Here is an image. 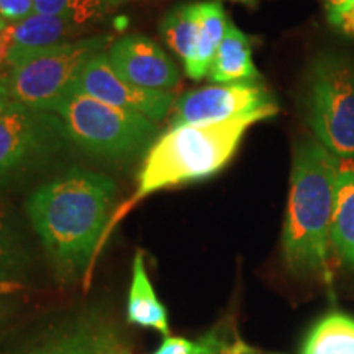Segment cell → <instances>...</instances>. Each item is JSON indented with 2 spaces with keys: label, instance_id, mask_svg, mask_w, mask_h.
Instances as JSON below:
<instances>
[{
  "label": "cell",
  "instance_id": "cell-1",
  "mask_svg": "<svg viewBox=\"0 0 354 354\" xmlns=\"http://www.w3.org/2000/svg\"><path fill=\"white\" fill-rule=\"evenodd\" d=\"M115 190L110 177L74 167L26 201V215L63 281L91 274L112 218Z\"/></svg>",
  "mask_w": 354,
  "mask_h": 354
},
{
  "label": "cell",
  "instance_id": "cell-2",
  "mask_svg": "<svg viewBox=\"0 0 354 354\" xmlns=\"http://www.w3.org/2000/svg\"><path fill=\"white\" fill-rule=\"evenodd\" d=\"M342 167L315 136L295 146L282 230V258L295 276L331 279V218Z\"/></svg>",
  "mask_w": 354,
  "mask_h": 354
},
{
  "label": "cell",
  "instance_id": "cell-3",
  "mask_svg": "<svg viewBox=\"0 0 354 354\" xmlns=\"http://www.w3.org/2000/svg\"><path fill=\"white\" fill-rule=\"evenodd\" d=\"M266 118H269L268 115L256 113L225 122L169 128L148 149L136 177L135 192L112 215L100 250L118 221L143 198L159 190L209 179L220 172L234 156L248 128Z\"/></svg>",
  "mask_w": 354,
  "mask_h": 354
},
{
  "label": "cell",
  "instance_id": "cell-4",
  "mask_svg": "<svg viewBox=\"0 0 354 354\" xmlns=\"http://www.w3.org/2000/svg\"><path fill=\"white\" fill-rule=\"evenodd\" d=\"M109 41V37H91L25 53L7 64L8 73L0 77V102L48 110L74 87L84 66Z\"/></svg>",
  "mask_w": 354,
  "mask_h": 354
},
{
  "label": "cell",
  "instance_id": "cell-5",
  "mask_svg": "<svg viewBox=\"0 0 354 354\" xmlns=\"http://www.w3.org/2000/svg\"><path fill=\"white\" fill-rule=\"evenodd\" d=\"M46 112L63 122L66 136L88 154L99 158H127L151 140L154 122L71 88Z\"/></svg>",
  "mask_w": 354,
  "mask_h": 354
},
{
  "label": "cell",
  "instance_id": "cell-6",
  "mask_svg": "<svg viewBox=\"0 0 354 354\" xmlns=\"http://www.w3.org/2000/svg\"><path fill=\"white\" fill-rule=\"evenodd\" d=\"M304 104L315 138L338 159H354V74L349 59L318 56L310 66Z\"/></svg>",
  "mask_w": 354,
  "mask_h": 354
},
{
  "label": "cell",
  "instance_id": "cell-7",
  "mask_svg": "<svg viewBox=\"0 0 354 354\" xmlns=\"http://www.w3.org/2000/svg\"><path fill=\"white\" fill-rule=\"evenodd\" d=\"M64 140L63 122L55 113L0 102V180L37 165Z\"/></svg>",
  "mask_w": 354,
  "mask_h": 354
},
{
  "label": "cell",
  "instance_id": "cell-8",
  "mask_svg": "<svg viewBox=\"0 0 354 354\" xmlns=\"http://www.w3.org/2000/svg\"><path fill=\"white\" fill-rule=\"evenodd\" d=\"M279 112L272 95L256 82L216 84L190 91L177 100L171 128L216 123L263 113L274 117Z\"/></svg>",
  "mask_w": 354,
  "mask_h": 354
},
{
  "label": "cell",
  "instance_id": "cell-9",
  "mask_svg": "<svg viewBox=\"0 0 354 354\" xmlns=\"http://www.w3.org/2000/svg\"><path fill=\"white\" fill-rule=\"evenodd\" d=\"M74 88L112 107L141 115L151 122L162 120L174 102V95L169 92L146 91L125 81L115 71L109 59V53L105 51L95 55L84 66Z\"/></svg>",
  "mask_w": 354,
  "mask_h": 354
},
{
  "label": "cell",
  "instance_id": "cell-10",
  "mask_svg": "<svg viewBox=\"0 0 354 354\" xmlns=\"http://www.w3.org/2000/svg\"><path fill=\"white\" fill-rule=\"evenodd\" d=\"M109 59L120 76L146 91L167 92L179 82V71L166 51L143 35H130L110 46Z\"/></svg>",
  "mask_w": 354,
  "mask_h": 354
},
{
  "label": "cell",
  "instance_id": "cell-11",
  "mask_svg": "<svg viewBox=\"0 0 354 354\" xmlns=\"http://www.w3.org/2000/svg\"><path fill=\"white\" fill-rule=\"evenodd\" d=\"M82 30L84 26L71 20L35 12L24 20L8 24L0 35V63L10 64L28 51L71 41Z\"/></svg>",
  "mask_w": 354,
  "mask_h": 354
},
{
  "label": "cell",
  "instance_id": "cell-12",
  "mask_svg": "<svg viewBox=\"0 0 354 354\" xmlns=\"http://www.w3.org/2000/svg\"><path fill=\"white\" fill-rule=\"evenodd\" d=\"M117 331L100 318H82L26 354H122Z\"/></svg>",
  "mask_w": 354,
  "mask_h": 354
},
{
  "label": "cell",
  "instance_id": "cell-13",
  "mask_svg": "<svg viewBox=\"0 0 354 354\" xmlns=\"http://www.w3.org/2000/svg\"><path fill=\"white\" fill-rule=\"evenodd\" d=\"M127 322L128 325L140 326V328L156 330L165 336H169L171 331L167 310L159 300L149 281L145 266V254L141 250L136 251L135 259H133L131 284L127 302Z\"/></svg>",
  "mask_w": 354,
  "mask_h": 354
},
{
  "label": "cell",
  "instance_id": "cell-14",
  "mask_svg": "<svg viewBox=\"0 0 354 354\" xmlns=\"http://www.w3.org/2000/svg\"><path fill=\"white\" fill-rule=\"evenodd\" d=\"M207 76L216 84L256 82L259 79V71L253 63L250 38L232 21Z\"/></svg>",
  "mask_w": 354,
  "mask_h": 354
},
{
  "label": "cell",
  "instance_id": "cell-15",
  "mask_svg": "<svg viewBox=\"0 0 354 354\" xmlns=\"http://www.w3.org/2000/svg\"><path fill=\"white\" fill-rule=\"evenodd\" d=\"M331 246L339 261L354 269V167H342L336 180Z\"/></svg>",
  "mask_w": 354,
  "mask_h": 354
},
{
  "label": "cell",
  "instance_id": "cell-16",
  "mask_svg": "<svg viewBox=\"0 0 354 354\" xmlns=\"http://www.w3.org/2000/svg\"><path fill=\"white\" fill-rule=\"evenodd\" d=\"M198 2L180 3L162 19L159 32L165 43L183 59L185 74L192 69L198 44Z\"/></svg>",
  "mask_w": 354,
  "mask_h": 354
},
{
  "label": "cell",
  "instance_id": "cell-17",
  "mask_svg": "<svg viewBox=\"0 0 354 354\" xmlns=\"http://www.w3.org/2000/svg\"><path fill=\"white\" fill-rule=\"evenodd\" d=\"M300 354H354V317L333 312L305 336Z\"/></svg>",
  "mask_w": 354,
  "mask_h": 354
},
{
  "label": "cell",
  "instance_id": "cell-18",
  "mask_svg": "<svg viewBox=\"0 0 354 354\" xmlns=\"http://www.w3.org/2000/svg\"><path fill=\"white\" fill-rule=\"evenodd\" d=\"M198 17H201V26H198L197 56L192 69L187 73V76L196 81L209 74L230 24L227 13L218 2H198Z\"/></svg>",
  "mask_w": 354,
  "mask_h": 354
},
{
  "label": "cell",
  "instance_id": "cell-19",
  "mask_svg": "<svg viewBox=\"0 0 354 354\" xmlns=\"http://www.w3.org/2000/svg\"><path fill=\"white\" fill-rule=\"evenodd\" d=\"M28 256L12 212L0 203V289L19 290Z\"/></svg>",
  "mask_w": 354,
  "mask_h": 354
},
{
  "label": "cell",
  "instance_id": "cell-20",
  "mask_svg": "<svg viewBox=\"0 0 354 354\" xmlns=\"http://www.w3.org/2000/svg\"><path fill=\"white\" fill-rule=\"evenodd\" d=\"M35 12L61 17L86 28L109 10L105 0H35Z\"/></svg>",
  "mask_w": 354,
  "mask_h": 354
},
{
  "label": "cell",
  "instance_id": "cell-21",
  "mask_svg": "<svg viewBox=\"0 0 354 354\" xmlns=\"http://www.w3.org/2000/svg\"><path fill=\"white\" fill-rule=\"evenodd\" d=\"M245 346L246 344L240 339L230 343L218 331H210L196 342L183 336H166L153 354H230Z\"/></svg>",
  "mask_w": 354,
  "mask_h": 354
},
{
  "label": "cell",
  "instance_id": "cell-22",
  "mask_svg": "<svg viewBox=\"0 0 354 354\" xmlns=\"http://www.w3.org/2000/svg\"><path fill=\"white\" fill-rule=\"evenodd\" d=\"M325 12L331 26L354 38V0H325Z\"/></svg>",
  "mask_w": 354,
  "mask_h": 354
},
{
  "label": "cell",
  "instance_id": "cell-23",
  "mask_svg": "<svg viewBox=\"0 0 354 354\" xmlns=\"http://www.w3.org/2000/svg\"><path fill=\"white\" fill-rule=\"evenodd\" d=\"M35 13V0H0V17L15 24Z\"/></svg>",
  "mask_w": 354,
  "mask_h": 354
},
{
  "label": "cell",
  "instance_id": "cell-24",
  "mask_svg": "<svg viewBox=\"0 0 354 354\" xmlns=\"http://www.w3.org/2000/svg\"><path fill=\"white\" fill-rule=\"evenodd\" d=\"M13 313V304L10 300V294L7 292H0V331L7 326L8 318Z\"/></svg>",
  "mask_w": 354,
  "mask_h": 354
},
{
  "label": "cell",
  "instance_id": "cell-25",
  "mask_svg": "<svg viewBox=\"0 0 354 354\" xmlns=\"http://www.w3.org/2000/svg\"><path fill=\"white\" fill-rule=\"evenodd\" d=\"M128 2H135V0H105V6H107V10H113V8H118Z\"/></svg>",
  "mask_w": 354,
  "mask_h": 354
},
{
  "label": "cell",
  "instance_id": "cell-26",
  "mask_svg": "<svg viewBox=\"0 0 354 354\" xmlns=\"http://www.w3.org/2000/svg\"><path fill=\"white\" fill-rule=\"evenodd\" d=\"M230 354H256V351H253V349H251L250 346H245V348L238 349V351H234V353H230Z\"/></svg>",
  "mask_w": 354,
  "mask_h": 354
},
{
  "label": "cell",
  "instance_id": "cell-27",
  "mask_svg": "<svg viewBox=\"0 0 354 354\" xmlns=\"http://www.w3.org/2000/svg\"><path fill=\"white\" fill-rule=\"evenodd\" d=\"M232 2H240V3H246V6H256L259 0H232Z\"/></svg>",
  "mask_w": 354,
  "mask_h": 354
},
{
  "label": "cell",
  "instance_id": "cell-28",
  "mask_svg": "<svg viewBox=\"0 0 354 354\" xmlns=\"http://www.w3.org/2000/svg\"><path fill=\"white\" fill-rule=\"evenodd\" d=\"M7 25H8V21L7 20H3L2 17H0V35L3 33V30L7 28Z\"/></svg>",
  "mask_w": 354,
  "mask_h": 354
},
{
  "label": "cell",
  "instance_id": "cell-29",
  "mask_svg": "<svg viewBox=\"0 0 354 354\" xmlns=\"http://www.w3.org/2000/svg\"><path fill=\"white\" fill-rule=\"evenodd\" d=\"M349 63H351V69H353V74H354V59H349Z\"/></svg>",
  "mask_w": 354,
  "mask_h": 354
},
{
  "label": "cell",
  "instance_id": "cell-30",
  "mask_svg": "<svg viewBox=\"0 0 354 354\" xmlns=\"http://www.w3.org/2000/svg\"><path fill=\"white\" fill-rule=\"evenodd\" d=\"M0 292H7V294H12V292H8V290H3V289H0Z\"/></svg>",
  "mask_w": 354,
  "mask_h": 354
},
{
  "label": "cell",
  "instance_id": "cell-31",
  "mask_svg": "<svg viewBox=\"0 0 354 354\" xmlns=\"http://www.w3.org/2000/svg\"><path fill=\"white\" fill-rule=\"evenodd\" d=\"M122 354H125V353H122Z\"/></svg>",
  "mask_w": 354,
  "mask_h": 354
}]
</instances>
